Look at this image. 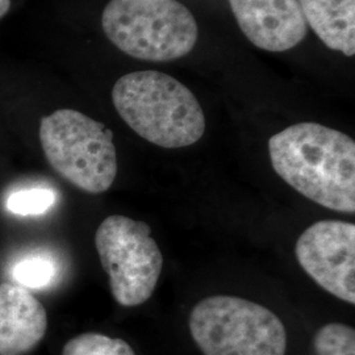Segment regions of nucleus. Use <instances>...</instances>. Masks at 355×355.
I'll list each match as a JSON object with an SVG mask.
<instances>
[{
	"label": "nucleus",
	"mask_w": 355,
	"mask_h": 355,
	"mask_svg": "<svg viewBox=\"0 0 355 355\" xmlns=\"http://www.w3.org/2000/svg\"><path fill=\"white\" fill-rule=\"evenodd\" d=\"M272 168L311 202L355 212V142L333 128L300 123L268 140Z\"/></svg>",
	"instance_id": "f257e3e1"
},
{
	"label": "nucleus",
	"mask_w": 355,
	"mask_h": 355,
	"mask_svg": "<svg viewBox=\"0 0 355 355\" xmlns=\"http://www.w3.org/2000/svg\"><path fill=\"white\" fill-rule=\"evenodd\" d=\"M120 117L144 140L166 149L186 148L203 137L205 117L196 96L159 71L121 76L112 89Z\"/></svg>",
	"instance_id": "f03ea898"
},
{
	"label": "nucleus",
	"mask_w": 355,
	"mask_h": 355,
	"mask_svg": "<svg viewBox=\"0 0 355 355\" xmlns=\"http://www.w3.org/2000/svg\"><path fill=\"white\" fill-rule=\"evenodd\" d=\"M102 26L120 51L153 62L187 55L199 36L193 15L178 0H111Z\"/></svg>",
	"instance_id": "7ed1b4c3"
},
{
	"label": "nucleus",
	"mask_w": 355,
	"mask_h": 355,
	"mask_svg": "<svg viewBox=\"0 0 355 355\" xmlns=\"http://www.w3.org/2000/svg\"><path fill=\"white\" fill-rule=\"evenodd\" d=\"M40 141L53 170L89 193L110 190L117 175L114 133L74 110H58L40 124Z\"/></svg>",
	"instance_id": "20e7f679"
},
{
	"label": "nucleus",
	"mask_w": 355,
	"mask_h": 355,
	"mask_svg": "<svg viewBox=\"0 0 355 355\" xmlns=\"http://www.w3.org/2000/svg\"><path fill=\"white\" fill-rule=\"evenodd\" d=\"M190 333L204 355H284L287 331L263 305L236 296H209L191 311Z\"/></svg>",
	"instance_id": "39448f33"
},
{
	"label": "nucleus",
	"mask_w": 355,
	"mask_h": 355,
	"mask_svg": "<svg viewBox=\"0 0 355 355\" xmlns=\"http://www.w3.org/2000/svg\"><path fill=\"white\" fill-rule=\"evenodd\" d=\"M95 246L114 300L123 306L148 302L164 266L150 227L125 216H108L95 233Z\"/></svg>",
	"instance_id": "423d86ee"
},
{
	"label": "nucleus",
	"mask_w": 355,
	"mask_h": 355,
	"mask_svg": "<svg viewBox=\"0 0 355 355\" xmlns=\"http://www.w3.org/2000/svg\"><path fill=\"white\" fill-rule=\"evenodd\" d=\"M296 259L321 288L355 304V225L322 220L300 234Z\"/></svg>",
	"instance_id": "0eeeda50"
},
{
	"label": "nucleus",
	"mask_w": 355,
	"mask_h": 355,
	"mask_svg": "<svg viewBox=\"0 0 355 355\" xmlns=\"http://www.w3.org/2000/svg\"><path fill=\"white\" fill-rule=\"evenodd\" d=\"M243 35L259 49L286 51L300 44L308 31L297 0H229Z\"/></svg>",
	"instance_id": "6e6552de"
},
{
	"label": "nucleus",
	"mask_w": 355,
	"mask_h": 355,
	"mask_svg": "<svg viewBox=\"0 0 355 355\" xmlns=\"http://www.w3.org/2000/svg\"><path fill=\"white\" fill-rule=\"evenodd\" d=\"M48 315L31 290L0 284V355H26L45 337Z\"/></svg>",
	"instance_id": "1a4fd4ad"
},
{
	"label": "nucleus",
	"mask_w": 355,
	"mask_h": 355,
	"mask_svg": "<svg viewBox=\"0 0 355 355\" xmlns=\"http://www.w3.org/2000/svg\"><path fill=\"white\" fill-rule=\"evenodd\" d=\"M306 24L331 51L355 54V0H297Z\"/></svg>",
	"instance_id": "9d476101"
},
{
	"label": "nucleus",
	"mask_w": 355,
	"mask_h": 355,
	"mask_svg": "<svg viewBox=\"0 0 355 355\" xmlns=\"http://www.w3.org/2000/svg\"><path fill=\"white\" fill-rule=\"evenodd\" d=\"M60 272V266L53 254L33 250L20 255L11 266L15 284L28 290H44L51 287Z\"/></svg>",
	"instance_id": "9b49d317"
},
{
	"label": "nucleus",
	"mask_w": 355,
	"mask_h": 355,
	"mask_svg": "<svg viewBox=\"0 0 355 355\" xmlns=\"http://www.w3.org/2000/svg\"><path fill=\"white\" fill-rule=\"evenodd\" d=\"M62 355H136L129 343L101 333H83L66 343Z\"/></svg>",
	"instance_id": "f8f14e48"
},
{
	"label": "nucleus",
	"mask_w": 355,
	"mask_h": 355,
	"mask_svg": "<svg viewBox=\"0 0 355 355\" xmlns=\"http://www.w3.org/2000/svg\"><path fill=\"white\" fill-rule=\"evenodd\" d=\"M315 355H355V330L331 322L320 328L313 340Z\"/></svg>",
	"instance_id": "ddd939ff"
},
{
	"label": "nucleus",
	"mask_w": 355,
	"mask_h": 355,
	"mask_svg": "<svg viewBox=\"0 0 355 355\" xmlns=\"http://www.w3.org/2000/svg\"><path fill=\"white\" fill-rule=\"evenodd\" d=\"M55 202V191L44 187H33L10 193L6 205L7 209L15 215L38 216L46 214Z\"/></svg>",
	"instance_id": "4468645a"
},
{
	"label": "nucleus",
	"mask_w": 355,
	"mask_h": 355,
	"mask_svg": "<svg viewBox=\"0 0 355 355\" xmlns=\"http://www.w3.org/2000/svg\"><path fill=\"white\" fill-rule=\"evenodd\" d=\"M11 0H0V19L10 11Z\"/></svg>",
	"instance_id": "2eb2a0df"
}]
</instances>
